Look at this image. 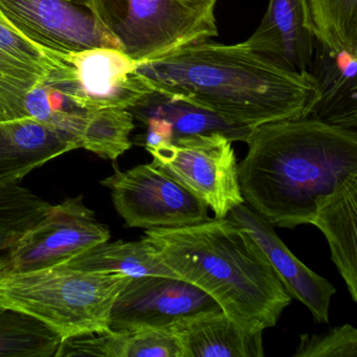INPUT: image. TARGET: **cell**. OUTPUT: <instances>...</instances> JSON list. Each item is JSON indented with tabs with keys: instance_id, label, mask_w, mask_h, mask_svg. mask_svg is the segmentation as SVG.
<instances>
[{
	"instance_id": "cell-1",
	"label": "cell",
	"mask_w": 357,
	"mask_h": 357,
	"mask_svg": "<svg viewBox=\"0 0 357 357\" xmlns=\"http://www.w3.org/2000/svg\"><path fill=\"white\" fill-rule=\"evenodd\" d=\"M137 70L154 93L250 128L305 118L317 98L312 75L288 72L244 43H189L137 63Z\"/></svg>"
},
{
	"instance_id": "cell-2",
	"label": "cell",
	"mask_w": 357,
	"mask_h": 357,
	"mask_svg": "<svg viewBox=\"0 0 357 357\" xmlns=\"http://www.w3.org/2000/svg\"><path fill=\"white\" fill-rule=\"evenodd\" d=\"M238 165L244 202L273 227L311 225L317 202L357 175V133L310 118L255 127Z\"/></svg>"
},
{
	"instance_id": "cell-3",
	"label": "cell",
	"mask_w": 357,
	"mask_h": 357,
	"mask_svg": "<svg viewBox=\"0 0 357 357\" xmlns=\"http://www.w3.org/2000/svg\"><path fill=\"white\" fill-rule=\"evenodd\" d=\"M144 238L165 265L212 296L244 327H275L291 303L262 248L245 227L227 217L147 229Z\"/></svg>"
},
{
	"instance_id": "cell-4",
	"label": "cell",
	"mask_w": 357,
	"mask_h": 357,
	"mask_svg": "<svg viewBox=\"0 0 357 357\" xmlns=\"http://www.w3.org/2000/svg\"><path fill=\"white\" fill-rule=\"evenodd\" d=\"M131 278L66 264L0 275V307L30 315L62 342L112 332V307Z\"/></svg>"
},
{
	"instance_id": "cell-5",
	"label": "cell",
	"mask_w": 357,
	"mask_h": 357,
	"mask_svg": "<svg viewBox=\"0 0 357 357\" xmlns=\"http://www.w3.org/2000/svg\"><path fill=\"white\" fill-rule=\"evenodd\" d=\"M39 47L49 66L47 86L77 109H131L154 93L137 62L121 50L60 52Z\"/></svg>"
},
{
	"instance_id": "cell-6",
	"label": "cell",
	"mask_w": 357,
	"mask_h": 357,
	"mask_svg": "<svg viewBox=\"0 0 357 357\" xmlns=\"http://www.w3.org/2000/svg\"><path fill=\"white\" fill-rule=\"evenodd\" d=\"M100 1L108 28L137 63L218 34L216 20L202 17L179 0Z\"/></svg>"
},
{
	"instance_id": "cell-7",
	"label": "cell",
	"mask_w": 357,
	"mask_h": 357,
	"mask_svg": "<svg viewBox=\"0 0 357 357\" xmlns=\"http://www.w3.org/2000/svg\"><path fill=\"white\" fill-rule=\"evenodd\" d=\"M231 143L221 133H208L179 137L147 151L154 166L211 208L215 218H225L245 202Z\"/></svg>"
},
{
	"instance_id": "cell-8",
	"label": "cell",
	"mask_w": 357,
	"mask_h": 357,
	"mask_svg": "<svg viewBox=\"0 0 357 357\" xmlns=\"http://www.w3.org/2000/svg\"><path fill=\"white\" fill-rule=\"evenodd\" d=\"M109 239V229L85 206L82 195L66 198L0 254V275L64 264Z\"/></svg>"
},
{
	"instance_id": "cell-9",
	"label": "cell",
	"mask_w": 357,
	"mask_h": 357,
	"mask_svg": "<svg viewBox=\"0 0 357 357\" xmlns=\"http://www.w3.org/2000/svg\"><path fill=\"white\" fill-rule=\"evenodd\" d=\"M0 12L20 34L47 49L123 51L106 24L100 0H0Z\"/></svg>"
},
{
	"instance_id": "cell-10",
	"label": "cell",
	"mask_w": 357,
	"mask_h": 357,
	"mask_svg": "<svg viewBox=\"0 0 357 357\" xmlns=\"http://www.w3.org/2000/svg\"><path fill=\"white\" fill-rule=\"evenodd\" d=\"M127 227L171 229L210 219L208 208L153 164L116 170L101 181Z\"/></svg>"
},
{
	"instance_id": "cell-11",
	"label": "cell",
	"mask_w": 357,
	"mask_h": 357,
	"mask_svg": "<svg viewBox=\"0 0 357 357\" xmlns=\"http://www.w3.org/2000/svg\"><path fill=\"white\" fill-rule=\"evenodd\" d=\"M222 311L204 290L181 278H131L112 307L110 330L167 329L185 317Z\"/></svg>"
},
{
	"instance_id": "cell-12",
	"label": "cell",
	"mask_w": 357,
	"mask_h": 357,
	"mask_svg": "<svg viewBox=\"0 0 357 357\" xmlns=\"http://www.w3.org/2000/svg\"><path fill=\"white\" fill-rule=\"evenodd\" d=\"M317 43L308 0H269L260 26L244 41L252 51L300 75L310 74Z\"/></svg>"
},
{
	"instance_id": "cell-13",
	"label": "cell",
	"mask_w": 357,
	"mask_h": 357,
	"mask_svg": "<svg viewBox=\"0 0 357 357\" xmlns=\"http://www.w3.org/2000/svg\"><path fill=\"white\" fill-rule=\"evenodd\" d=\"M227 218L245 227L264 252L290 298L302 302L315 321L329 323V307L336 289L329 281L301 262L278 237L273 225L242 204L231 208Z\"/></svg>"
},
{
	"instance_id": "cell-14",
	"label": "cell",
	"mask_w": 357,
	"mask_h": 357,
	"mask_svg": "<svg viewBox=\"0 0 357 357\" xmlns=\"http://www.w3.org/2000/svg\"><path fill=\"white\" fill-rule=\"evenodd\" d=\"M47 79L49 66L40 47L0 12V122L30 119L29 95L38 85H47Z\"/></svg>"
},
{
	"instance_id": "cell-15",
	"label": "cell",
	"mask_w": 357,
	"mask_h": 357,
	"mask_svg": "<svg viewBox=\"0 0 357 357\" xmlns=\"http://www.w3.org/2000/svg\"><path fill=\"white\" fill-rule=\"evenodd\" d=\"M357 55L317 43L310 74L317 98L305 118L355 130L357 126Z\"/></svg>"
},
{
	"instance_id": "cell-16",
	"label": "cell",
	"mask_w": 357,
	"mask_h": 357,
	"mask_svg": "<svg viewBox=\"0 0 357 357\" xmlns=\"http://www.w3.org/2000/svg\"><path fill=\"white\" fill-rule=\"evenodd\" d=\"M181 357H263V330L244 327L227 313H204L173 324Z\"/></svg>"
},
{
	"instance_id": "cell-17",
	"label": "cell",
	"mask_w": 357,
	"mask_h": 357,
	"mask_svg": "<svg viewBox=\"0 0 357 357\" xmlns=\"http://www.w3.org/2000/svg\"><path fill=\"white\" fill-rule=\"evenodd\" d=\"M79 149L72 137L31 119L0 122V185L20 183L29 173Z\"/></svg>"
},
{
	"instance_id": "cell-18",
	"label": "cell",
	"mask_w": 357,
	"mask_h": 357,
	"mask_svg": "<svg viewBox=\"0 0 357 357\" xmlns=\"http://www.w3.org/2000/svg\"><path fill=\"white\" fill-rule=\"evenodd\" d=\"M357 175L340 183L317 202L311 225L321 229L329 244L331 259L357 302Z\"/></svg>"
},
{
	"instance_id": "cell-19",
	"label": "cell",
	"mask_w": 357,
	"mask_h": 357,
	"mask_svg": "<svg viewBox=\"0 0 357 357\" xmlns=\"http://www.w3.org/2000/svg\"><path fill=\"white\" fill-rule=\"evenodd\" d=\"M181 357L170 330L137 328L80 336L62 342L56 357Z\"/></svg>"
},
{
	"instance_id": "cell-20",
	"label": "cell",
	"mask_w": 357,
	"mask_h": 357,
	"mask_svg": "<svg viewBox=\"0 0 357 357\" xmlns=\"http://www.w3.org/2000/svg\"><path fill=\"white\" fill-rule=\"evenodd\" d=\"M129 110L142 122L150 118L167 121L172 129L173 141L189 135L221 133L229 141L246 143L254 130L227 122L210 110L158 93Z\"/></svg>"
},
{
	"instance_id": "cell-21",
	"label": "cell",
	"mask_w": 357,
	"mask_h": 357,
	"mask_svg": "<svg viewBox=\"0 0 357 357\" xmlns=\"http://www.w3.org/2000/svg\"><path fill=\"white\" fill-rule=\"evenodd\" d=\"M64 264L80 271L122 273L130 278H179L164 264L155 248L145 238L135 242H103L80 252Z\"/></svg>"
},
{
	"instance_id": "cell-22",
	"label": "cell",
	"mask_w": 357,
	"mask_h": 357,
	"mask_svg": "<svg viewBox=\"0 0 357 357\" xmlns=\"http://www.w3.org/2000/svg\"><path fill=\"white\" fill-rule=\"evenodd\" d=\"M133 120L129 109L104 108L83 112L77 145L100 158L116 160L132 146Z\"/></svg>"
},
{
	"instance_id": "cell-23",
	"label": "cell",
	"mask_w": 357,
	"mask_h": 357,
	"mask_svg": "<svg viewBox=\"0 0 357 357\" xmlns=\"http://www.w3.org/2000/svg\"><path fill=\"white\" fill-rule=\"evenodd\" d=\"M62 340L38 319L0 307V356L56 357Z\"/></svg>"
},
{
	"instance_id": "cell-24",
	"label": "cell",
	"mask_w": 357,
	"mask_h": 357,
	"mask_svg": "<svg viewBox=\"0 0 357 357\" xmlns=\"http://www.w3.org/2000/svg\"><path fill=\"white\" fill-rule=\"evenodd\" d=\"M317 43L357 55V0H308Z\"/></svg>"
},
{
	"instance_id": "cell-25",
	"label": "cell",
	"mask_w": 357,
	"mask_h": 357,
	"mask_svg": "<svg viewBox=\"0 0 357 357\" xmlns=\"http://www.w3.org/2000/svg\"><path fill=\"white\" fill-rule=\"evenodd\" d=\"M52 206L20 183L0 185V254L45 217Z\"/></svg>"
},
{
	"instance_id": "cell-26",
	"label": "cell",
	"mask_w": 357,
	"mask_h": 357,
	"mask_svg": "<svg viewBox=\"0 0 357 357\" xmlns=\"http://www.w3.org/2000/svg\"><path fill=\"white\" fill-rule=\"evenodd\" d=\"M294 357H357V330L350 324L326 333L302 334Z\"/></svg>"
},
{
	"instance_id": "cell-27",
	"label": "cell",
	"mask_w": 357,
	"mask_h": 357,
	"mask_svg": "<svg viewBox=\"0 0 357 357\" xmlns=\"http://www.w3.org/2000/svg\"><path fill=\"white\" fill-rule=\"evenodd\" d=\"M183 5L206 20H215V7L218 0H179Z\"/></svg>"
}]
</instances>
